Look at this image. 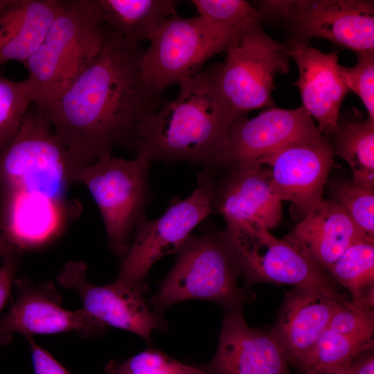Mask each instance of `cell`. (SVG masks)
<instances>
[{
    "label": "cell",
    "mask_w": 374,
    "mask_h": 374,
    "mask_svg": "<svg viewBox=\"0 0 374 374\" xmlns=\"http://www.w3.org/2000/svg\"><path fill=\"white\" fill-rule=\"evenodd\" d=\"M143 51L105 26L102 46L59 96L37 107L82 168L130 148L136 130L167 101L141 71Z\"/></svg>",
    "instance_id": "cell-1"
},
{
    "label": "cell",
    "mask_w": 374,
    "mask_h": 374,
    "mask_svg": "<svg viewBox=\"0 0 374 374\" xmlns=\"http://www.w3.org/2000/svg\"><path fill=\"white\" fill-rule=\"evenodd\" d=\"M81 168L46 118L28 111L0 154V231L19 253L51 243L79 214L69 193Z\"/></svg>",
    "instance_id": "cell-2"
},
{
    "label": "cell",
    "mask_w": 374,
    "mask_h": 374,
    "mask_svg": "<svg viewBox=\"0 0 374 374\" xmlns=\"http://www.w3.org/2000/svg\"><path fill=\"white\" fill-rule=\"evenodd\" d=\"M219 64L181 81L177 96L141 121L131 147L136 156L204 169L219 164L236 119L217 87Z\"/></svg>",
    "instance_id": "cell-3"
},
{
    "label": "cell",
    "mask_w": 374,
    "mask_h": 374,
    "mask_svg": "<svg viewBox=\"0 0 374 374\" xmlns=\"http://www.w3.org/2000/svg\"><path fill=\"white\" fill-rule=\"evenodd\" d=\"M105 26L95 0H64L35 51L23 64L37 107L59 96L100 51Z\"/></svg>",
    "instance_id": "cell-4"
},
{
    "label": "cell",
    "mask_w": 374,
    "mask_h": 374,
    "mask_svg": "<svg viewBox=\"0 0 374 374\" xmlns=\"http://www.w3.org/2000/svg\"><path fill=\"white\" fill-rule=\"evenodd\" d=\"M175 263L148 301L157 314L179 302L206 300L225 310L242 308L254 299L238 285V262L223 233L190 235L177 251Z\"/></svg>",
    "instance_id": "cell-5"
},
{
    "label": "cell",
    "mask_w": 374,
    "mask_h": 374,
    "mask_svg": "<svg viewBox=\"0 0 374 374\" xmlns=\"http://www.w3.org/2000/svg\"><path fill=\"white\" fill-rule=\"evenodd\" d=\"M152 162L145 153L129 160L111 155L82 168L76 175V183L87 187L98 206L109 248L121 258L145 218Z\"/></svg>",
    "instance_id": "cell-6"
},
{
    "label": "cell",
    "mask_w": 374,
    "mask_h": 374,
    "mask_svg": "<svg viewBox=\"0 0 374 374\" xmlns=\"http://www.w3.org/2000/svg\"><path fill=\"white\" fill-rule=\"evenodd\" d=\"M224 236L247 286L287 284L339 298L332 278L319 264L285 238L278 239L262 224L226 228Z\"/></svg>",
    "instance_id": "cell-7"
},
{
    "label": "cell",
    "mask_w": 374,
    "mask_h": 374,
    "mask_svg": "<svg viewBox=\"0 0 374 374\" xmlns=\"http://www.w3.org/2000/svg\"><path fill=\"white\" fill-rule=\"evenodd\" d=\"M239 34L219 29L199 15L184 18L175 13L150 38L141 62L142 77L151 89L164 93L170 86L201 71Z\"/></svg>",
    "instance_id": "cell-8"
},
{
    "label": "cell",
    "mask_w": 374,
    "mask_h": 374,
    "mask_svg": "<svg viewBox=\"0 0 374 374\" xmlns=\"http://www.w3.org/2000/svg\"><path fill=\"white\" fill-rule=\"evenodd\" d=\"M226 52L216 80L235 118L271 106L275 75L290 71L287 48L269 36L258 23L240 33Z\"/></svg>",
    "instance_id": "cell-9"
},
{
    "label": "cell",
    "mask_w": 374,
    "mask_h": 374,
    "mask_svg": "<svg viewBox=\"0 0 374 374\" xmlns=\"http://www.w3.org/2000/svg\"><path fill=\"white\" fill-rule=\"evenodd\" d=\"M258 9L287 20L305 44L321 37L357 54L374 52L373 1L363 0L261 1ZM295 40V39H294Z\"/></svg>",
    "instance_id": "cell-10"
},
{
    "label": "cell",
    "mask_w": 374,
    "mask_h": 374,
    "mask_svg": "<svg viewBox=\"0 0 374 374\" xmlns=\"http://www.w3.org/2000/svg\"><path fill=\"white\" fill-rule=\"evenodd\" d=\"M209 186L199 181L185 199L172 204L154 220L139 224L129 248L122 258L116 281L128 286L142 285L151 267L162 257L177 252L191 231L212 212Z\"/></svg>",
    "instance_id": "cell-11"
},
{
    "label": "cell",
    "mask_w": 374,
    "mask_h": 374,
    "mask_svg": "<svg viewBox=\"0 0 374 374\" xmlns=\"http://www.w3.org/2000/svg\"><path fill=\"white\" fill-rule=\"evenodd\" d=\"M83 261L66 263L57 278L62 287L74 290L80 296L83 310L106 327L132 332L147 342L154 330L165 331L167 324L161 316L149 308L144 295L148 286H128L114 282L106 285L89 283Z\"/></svg>",
    "instance_id": "cell-12"
},
{
    "label": "cell",
    "mask_w": 374,
    "mask_h": 374,
    "mask_svg": "<svg viewBox=\"0 0 374 374\" xmlns=\"http://www.w3.org/2000/svg\"><path fill=\"white\" fill-rule=\"evenodd\" d=\"M17 299L0 319V345L10 342L14 333L26 338L33 335L75 332L84 338L102 335L107 327L84 310H68L61 306V296L54 285H35L25 277L15 278Z\"/></svg>",
    "instance_id": "cell-13"
},
{
    "label": "cell",
    "mask_w": 374,
    "mask_h": 374,
    "mask_svg": "<svg viewBox=\"0 0 374 374\" xmlns=\"http://www.w3.org/2000/svg\"><path fill=\"white\" fill-rule=\"evenodd\" d=\"M322 138L303 107H271L251 118L245 115L235 119L217 166L229 168L256 164L262 157L285 146Z\"/></svg>",
    "instance_id": "cell-14"
},
{
    "label": "cell",
    "mask_w": 374,
    "mask_h": 374,
    "mask_svg": "<svg viewBox=\"0 0 374 374\" xmlns=\"http://www.w3.org/2000/svg\"><path fill=\"white\" fill-rule=\"evenodd\" d=\"M333 154V148L323 137L285 146L257 163L270 169L274 194L281 202H290L294 213L303 218L323 199Z\"/></svg>",
    "instance_id": "cell-15"
},
{
    "label": "cell",
    "mask_w": 374,
    "mask_h": 374,
    "mask_svg": "<svg viewBox=\"0 0 374 374\" xmlns=\"http://www.w3.org/2000/svg\"><path fill=\"white\" fill-rule=\"evenodd\" d=\"M270 331L249 327L242 308L226 310L217 350L202 366L210 374H292Z\"/></svg>",
    "instance_id": "cell-16"
},
{
    "label": "cell",
    "mask_w": 374,
    "mask_h": 374,
    "mask_svg": "<svg viewBox=\"0 0 374 374\" xmlns=\"http://www.w3.org/2000/svg\"><path fill=\"white\" fill-rule=\"evenodd\" d=\"M229 176L219 186L208 184L213 208L224 218L226 228L260 222L267 229L281 220V201L271 189L270 169L253 164L229 168Z\"/></svg>",
    "instance_id": "cell-17"
},
{
    "label": "cell",
    "mask_w": 374,
    "mask_h": 374,
    "mask_svg": "<svg viewBox=\"0 0 374 374\" xmlns=\"http://www.w3.org/2000/svg\"><path fill=\"white\" fill-rule=\"evenodd\" d=\"M287 49L298 66L299 78L294 85L300 91L302 107L316 121L321 133L332 134L348 91L337 53H323L294 39L290 41Z\"/></svg>",
    "instance_id": "cell-18"
},
{
    "label": "cell",
    "mask_w": 374,
    "mask_h": 374,
    "mask_svg": "<svg viewBox=\"0 0 374 374\" xmlns=\"http://www.w3.org/2000/svg\"><path fill=\"white\" fill-rule=\"evenodd\" d=\"M301 287L286 292L277 319L269 330L289 362L301 370L317 341L327 328L340 301Z\"/></svg>",
    "instance_id": "cell-19"
},
{
    "label": "cell",
    "mask_w": 374,
    "mask_h": 374,
    "mask_svg": "<svg viewBox=\"0 0 374 374\" xmlns=\"http://www.w3.org/2000/svg\"><path fill=\"white\" fill-rule=\"evenodd\" d=\"M326 270L366 235L335 200L321 199L285 237Z\"/></svg>",
    "instance_id": "cell-20"
},
{
    "label": "cell",
    "mask_w": 374,
    "mask_h": 374,
    "mask_svg": "<svg viewBox=\"0 0 374 374\" xmlns=\"http://www.w3.org/2000/svg\"><path fill=\"white\" fill-rule=\"evenodd\" d=\"M64 0H3L0 4V65L24 64L43 40Z\"/></svg>",
    "instance_id": "cell-21"
},
{
    "label": "cell",
    "mask_w": 374,
    "mask_h": 374,
    "mask_svg": "<svg viewBox=\"0 0 374 374\" xmlns=\"http://www.w3.org/2000/svg\"><path fill=\"white\" fill-rule=\"evenodd\" d=\"M104 25L127 41L139 44L177 13L175 0H95Z\"/></svg>",
    "instance_id": "cell-22"
},
{
    "label": "cell",
    "mask_w": 374,
    "mask_h": 374,
    "mask_svg": "<svg viewBox=\"0 0 374 374\" xmlns=\"http://www.w3.org/2000/svg\"><path fill=\"white\" fill-rule=\"evenodd\" d=\"M326 271L350 293V302L373 310L374 242L365 238L351 244Z\"/></svg>",
    "instance_id": "cell-23"
},
{
    "label": "cell",
    "mask_w": 374,
    "mask_h": 374,
    "mask_svg": "<svg viewBox=\"0 0 374 374\" xmlns=\"http://www.w3.org/2000/svg\"><path fill=\"white\" fill-rule=\"evenodd\" d=\"M333 152L345 160L352 172V182L374 186V120H338Z\"/></svg>",
    "instance_id": "cell-24"
},
{
    "label": "cell",
    "mask_w": 374,
    "mask_h": 374,
    "mask_svg": "<svg viewBox=\"0 0 374 374\" xmlns=\"http://www.w3.org/2000/svg\"><path fill=\"white\" fill-rule=\"evenodd\" d=\"M373 347V340L353 337L326 328L314 344L301 371L303 373L317 367L348 365Z\"/></svg>",
    "instance_id": "cell-25"
},
{
    "label": "cell",
    "mask_w": 374,
    "mask_h": 374,
    "mask_svg": "<svg viewBox=\"0 0 374 374\" xmlns=\"http://www.w3.org/2000/svg\"><path fill=\"white\" fill-rule=\"evenodd\" d=\"M199 16L213 26L239 34L265 18L263 13L244 0H192Z\"/></svg>",
    "instance_id": "cell-26"
},
{
    "label": "cell",
    "mask_w": 374,
    "mask_h": 374,
    "mask_svg": "<svg viewBox=\"0 0 374 374\" xmlns=\"http://www.w3.org/2000/svg\"><path fill=\"white\" fill-rule=\"evenodd\" d=\"M33 103L24 80L13 81L0 75V154L17 136Z\"/></svg>",
    "instance_id": "cell-27"
},
{
    "label": "cell",
    "mask_w": 374,
    "mask_h": 374,
    "mask_svg": "<svg viewBox=\"0 0 374 374\" xmlns=\"http://www.w3.org/2000/svg\"><path fill=\"white\" fill-rule=\"evenodd\" d=\"M107 374H210L202 366L184 364L163 351L149 348L123 362L110 360Z\"/></svg>",
    "instance_id": "cell-28"
},
{
    "label": "cell",
    "mask_w": 374,
    "mask_h": 374,
    "mask_svg": "<svg viewBox=\"0 0 374 374\" xmlns=\"http://www.w3.org/2000/svg\"><path fill=\"white\" fill-rule=\"evenodd\" d=\"M335 201L349 215L368 236L374 235V190L360 186L351 181L332 185Z\"/></svg>",
    "instance_id": "cell-29"
},
{
    "label": "cell",
    "mask_w": 374,
    "mask_h": 374,
    "mask_svg": "<svg viewBox=\"0 0 374 374\" xmlns=\"http://www.w3.org/2000/svg\"><path fill=\"white\" fill-rule=\"evenodd\" d=\"M327 328L344 335L373 340V310L358 307L348 298L344 299L333 313Z\"/></svg>",
    "instance_id": "cell-30"
},
{
    "label": "cell",
    "mask_w": 374,
    "mask_h": 374,
    "mask_svg": "<svg viewBox=\"0 0 374 374\" xmlns=\"http://www.w3.org/2000/svg\"><path fill=\"white\" fill-rule=\"evenodd\" d=\"M357 55L358 60L355 66H341L342 78L348 91L359 97L368 116L374 120V52Z\"/></svg>",
    "instance_id": "cell-31"
},
{
    "label": "cell",
    "mask_w": 374,
    "mask_h": 374,
    "mask_svg": "<svg viewBox=\"0 0 374 374\" xmlns=\"http://www.w3.org/2000/svg\"><path fill=\"white\" fill-rule=\"evenodd\" d=\"M19 253L16 249H12L2 258V265L0 267V311L6 305L13 285L16 273L19 269Z\"/></svg>",
    "instance_id": "cell-32"
},
{
    "label": "cell",
    "mask_w": 374,
    "mask_h": 374,
    "mask_svg": "<svg viewBox=\"0 0 374 374\" xmlns=\"http://www.w3.org/2000/svg\"><path fill=\"white\" fill-rule=\"evenodd\" d=\"M29 342L35 374H71L48 351L40 347L32 339Z\"/></svg>",
    "instance_id": "cell-33"
},
{
    "label": "cell",
    "mask_w": 374,
    "mask_h": 374,
    "mask_svg": "<svg viewBox=\"0 0 374 374\" xmlns=\"http://www.w3.org/2000/svg\"><path fill=\"white\" fill-rule=\"evenodd\" d=\"M350 374H374V355L371 350H367L349 364Z\"/></svg>",
    "instance_id": "cell-34"
},
{
    "label": "cell",
    "mask_w": 374,
    "mask_h": 374,
    "mask_svg": "<svg viewBox=\"0 0 374 374\" xmlns=\"http://www.w3.org/2000/svg\"><path fill=\"white\" fill-rule=\"evenodd\" d=\"M349 364L335 366L317 367L307 370L303 372V374H350Z\"/></svg>",
    "instance_id": "cell-35"
},
{
    "label": "cell",
    "mask_w": 374,
    "mask_h": 374,
    "mask_svg": "<svg viewBox=\"0 0 374 374\" xmlns=\"http://www.w3.org/2000/svg\"><path fill=\"white\" fill-rule=\"evenodd\" d=\"M14 249L15 247L7 235L3 232L0 231V257H3L5 254Z\"/></svg>",
    "instance_id": "cell-36"
},
{
    "label": "cell",
    "mask_w": 374,
    "mask_h": 374,
    "mask_svg": "<svg viewBox=\"0 0 374 374\" xmlns=\"http://www.w3.org/2000/svg\"><path fill=\"white\" fill-rule=\"evenodd\" d=\"M3 1V0H0V4Z\"/></svg>",
    "instance_id": "cell-37"
}]
</instances>
